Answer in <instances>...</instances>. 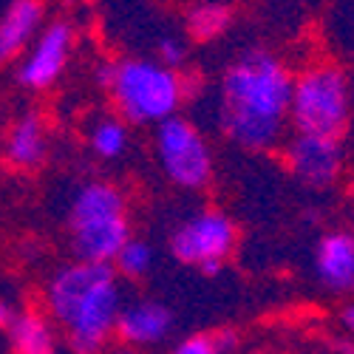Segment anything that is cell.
I'll use <instances>...</instances> for the list:
<instances>
[{"label":"cell","mask_w":354,"mask_h":354,"mask_svg":"<svg viewBox=\"0 0 354 354\" xmlns=\"http://www.w3.org/2000/svg\"><path fill=\"white\" fill-rule=\"evenodd\" d=\"M292 68L263 46L244 48L224 68L216 91V125L250 153H272L289 136Z\"/></svg>","instance_id":"1"},{"label":"cell","mask_w":354,"mask_h":354,"mask_svg":"<svg viewBox=\"0 0 354 354\" xmlns=\"http://www.w3.org/2000/svg\"><path fill=\"white\" fill-rule=\"evenodd\" d=\"M43 306L71 354H105L116 337L125 292L113 267L74 258L48 275Z\"/></svg>","instance_id":"2"},{"label":"cell","mask_w":354,"mask_h":354,"mask_svg":"<svg viewBox=\"0 0 354 354\" xmlns=\"http://www.w3.org/2000/svg\"><path fill=\"white\" fill-rule=\"evenodd\" d=\"M97 85L111 97L113 113L128 125H159L182 111L193 97L196 80L162 66L156 57L102 60L94 71Z\"/></svg>","instance_id":"3"},{"label":"cell","mask_w":354,"mask_h":354,"mask_svg":"<svg viewBox=\"0 0 354 354\" xmlns=\"http://www.w3.org/2000/svg\"><path fill=\"white\" fill-rule=\"evenodd\" d=\"M66 224L74 255L80 261L108 263V267L133 235L128 196L120 185L105 179H91L74 190Z\"/></svg>","instance_id":"4"},{"label":"cell","mask_w":354,"mask_h":354,"mask_svg":"<svg viewBox=\"0 0 354 354\" xmlns=\"http://www.w3.org/2000/svg\"><path fill=\"white\" fill-rule=\"evenodd\" d=\"M351 122V85L340 66L312 63L295 74L289 128L292 133L343 139Z\"/></svg>","instance_id":"5"},{"label":"cell","mask_w":354,"mask_h":354,"mask_svg":"<svg viewBox=\"0 0 354 354\" xmlns=\"http://www.w3.org/2000/svg\"><path fill=\"white\" fill-rule=\"evenodd\" d=\"M153 153L165 179L187 193L207 190L216 176V153L201 128L176 113L153 128Z\"/></svg>","instance_id":"6"},{"label":"cell","mask_w":354,"mask_h":354,"mask_svg":"<svg viewBox=\"0 0 354 354\" xmlns=\"http://www.w3.org/2000/svg\"><path fill=\"white\" fill-rule=\"evenodd\" d=\"M239 224L227 210L198 207L170 232V255L185 267L213 278L227 267L230 255L239 247Z\"/></svg>","instance_id":"7"},{"label":"cell","mask_w":354,"mask_h":354,"mask_svg":"<svg viewBox=\"0 0 354 354\" xmlns=\"http://www.w3.org/2000/svg\"><path fill=\"white\" fill-rule=\"evenodd\" d=\"M77 48V32L68 20H48L37 37L28 43L23 57L15 63L17 85L26 91L43 94L63 80Z\"/></svg>","instance_id":"8"},{"label":"cell","mask_w":354,"mask_h":354,"mask_svg":"<svg viewBox=\"0 0 354 354\" xmlns=\"http://www.w3.org/2000/svg\"><path fill=\"white\" fill-rule=\"evenodd\" d=\"M283 167L312 190L332 187L343 173V145L340 139L292 133L281 145Z\"/></svg>","instance_id":"9"},{"label":"cell","mask_w":354,"mask_h":354,"mask_svg":"<svg viewBox=\"0 0 354 354\" xmlns=\"http://www.w3.org/2000/svg\"><path fill=\"white\" fill-rule=\"evenodd\" d=\"M176 326L173 309L156 298H136L125 301L120 320H116V340L131 348H153L170 337Z\"/></svg>","instance_id":"10"},{"label":"cell","mask_w":354,"mask_h":354,"mask_svg":"<svg viewBox=\"0 0 354 354\" xmlns=\"http://www.w3.org/2000/svg\"><path fill=\"white\" fill-rule=\"evenodd\" d=\"M46 26L43 0H6L0 6V66L17 63Z\"/></svg>","instance_id":"11"},{"label":"cell","mask_w":354,"mask_h":354,"mask_svg":"<svg viewBox=\"0 0 354 354\" xmlns=\"http://www.w3.org/2000/svg\"><path fill=\"white\" fill-rule=\"evenodd\" d=\"M51 151L48 125L40 113L26 111L6 128L3 136V159L15 170H37Z\"/></svg>","instance_id":"12"},{"label":"cell","mask_w":354,"mask_h":354,"mask_svg":"<svg viewBox=\"0 0 354 354\" xmlns=\"http://www.w3.org/2000/svg\"><path fill=\"white\" fill-rule=\"evenodd\" d=\"M315 275L329 292L354 286V232L329 230L315 244Z\"/></svg>","instance_id":"13"},{"label":"cell","mask_w":354,"mask_h":354,"mask_svg":"<svg viewBox=\"0 0 354 354\" xmlns=\"http://www.w3.org/2000/svg\"><path fill=\"white\" fill-rule=\"evenodd\" d=\"M12 354H60V329L46 312L23 309L9 326Z\"/></svg>","instance_id":"14"},{"label":"cell","mask_w":354,"mask_h":354,"mask_svg":"<svg viewBox=\"0 0 354 354\" xmlns=\"http://www.w3.org/2000/svg\"><path fill=\"white\" fill-rule=\"evenodd\" d=\"M88 151H91L100 162H116L128 153L131 147V125L116 113L97 116L88 128Z\"/></svg>","instance_id":"15"},{"label":"cell","mask_w":354,"mask_h":354,"mask_svg":"<svg viewBox=\"0 0 354 354\" xmlns=\"http://www.w3.org/2000/svg\"><path fill=\"white\" fill-rule=\"evenodd\" d=\"M232 17V6L221 3V0H198L185 15V32L196 43H213L227 35Z\"/></svg>","instance_id":"16"},{"label":"cell","mask_w":354,"mask_h":354,"mask_svg":"<svg viewBox=\"0 0 354 354\" xmlns=\"http://www.w3.org/2000/svg\"><path fill=\"white\" fill-rule=\"evenodd\" d=\"M156 263V252H153V244L139 239V235H131L125 241V247L116 252L113 258V272L120 278H128V281H142L145 275H151Z\"/></svg>","instance_id":"17"},{"label":"cell","mask_w":354,"mask_h":354,"mask_svg":"<svg viewBox=\"0 0 354 354\" xmlns=\"http://www.w3.org/2000/svg\"><path fill=\"white\" fill-rule=\"evenodd\" d=\"M239 346V335L221 329V332H196L182 337L170 348V354H230Z\"/></svg>","instance_id":"18"},{"label":"cell","mask_w":354,"mask_h":354,"mask_svg":"<svg viewBox=\"0 0 354 354\" xmlns=\"http://www.w3.org/2000/svg\"><path fill=\"white\" fill-rule=\"evenodd\" d=\"M156 60L162 66H167V68L182 71V66L187 60V43L182 37H176V35L159 37V43H156Z\"/></svg>","instance_id":"19"},{"label":"cell","mask_w":354,"mask_h":354,"mask_svg":"<svg viewBox=\"0 0 354 354\" xmlns=\"http://www.w3.org/2000/svg\"><path fill=\"white\" fill-rule=\"evenodd\" d=\"M20 315V309L9 301V298H3V295H0V329L3 332H9V326L15 323V317Z\"/></svg>","instance_id":"20"},{"label":"cell","mask_w":354,"mask_h":354,"mask_svg":"<svg viewBox=\"0 0 354 354\" xmlns=\"http://www.w3.org/2000/svg\"><path fill=\"white\" fill-rule=\"evenodd\" d=\"M340 326L354 337V301H351V304H346V306L340 309Z\"/></svg>","instance_id":"21"},{"label":"cell","mask_w":354,"mask_h":354,"mask_svg":"<svg viewBox=\"0 0 354 354\" xmlns=\"http://www.w3.org/2000/svg\"><path fill=\"white\" fill-rule=\"evenodd\" d=\"M105 354H145V351H139V348H131V346H122V343H116V346H111Z\"/></svg>","instance_id":"22"},{"label":"cell","mask_w":354,"mask_h":354,"mask_svg":"<svg viewBox=\"0 0 354 354\" xmlns=\"http://www.w3.org/2000/svg\"><path fill=\"white\" fill-rule=\"evenodd\" d=\"M66 6H77V3H82V0H63Z\"/></svg>","instance_id":"23"},{"label":"cell","mask_w":354,"mask_h":354,"mask_svg":"<svg viewBox=\"0 0 354 354\" xmlns=\"http://www.w3.org/2000/svg\"><path fill=\"white\" fill-rule=\"evenodd\" d=\"M351 292H354V286H351Z\"/></svg>","instance_id":"24"},{"label":"cell","mask_w":354,"mask_h":354,"mask_svg":"<svg viewBox=\"0 0 354 354\" xmlns=\"http://www.w3.org/2000/svg\"><path fill=\"white\" fill-rule=\"evenodd\" d=\"M351 232H354V230H351Z\"/></svg>","instance_id":"25"}]
</instances>
